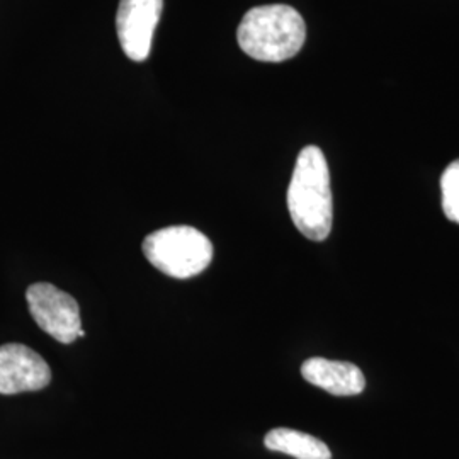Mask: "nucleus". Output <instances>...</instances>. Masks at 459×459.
Returning a JSON list of instances; mask_svg holds the SVG:
<instances>
[{
  "label": "nucleus",
  "mask_w": 459,
  "mask_h": 459,
  "mask_svg": "<svg viewBox=\"0 0 459 459\" xmlns=\"http://www.w3.org/2000/svg\"><path fill=\"white\" fill-rule=\"evenodd\" d=\"M288 210L296 229L313 242H324L332 231L333 201L330 170L324 152L305 147L296 160L288 187Z\"/></svg>",
  "instance_id": "1"
},
{
  "label": "nucleus",
  "mask_w": 459,
  "mask_h": 459,
  "mask_svg": "<svg viewBox=\"0 0 459 459\" xmlns=\"http://www.w3.org/2000/svg\"><path fill=\"white\" fill-rule=\"evenodd\" d=\"M301 377L333 396H354L366 388V377L352 362L310 358L301 366Z\"/></svg>",
  "instance_id": "7"
},
{
  "label": "nucleus",
  "mask_w": 459,
  "mask_h": 459,
  "mask_svg": "<svg viewBox=\"0 0 459 459\" xmlns=\"http://www.w3.org/2000/svg\"><path fill=\"white\" fill-rule=\"evenodd\" d=\"M441 193L444 214L453 223H459V160H455L444 170Z\"/></svg>",
  "instance_id": "9"
},
{
  "label": "nucleus",
  "mask_w": 459,
  "mask_h": 459,
  "mask_svg": "<svg viewBox=\"0 0 459 459\" xmlns=\"http://www.w3.org/2000/svg\"><path fill=\"white\" fill-rule=\"evenodd\" d=\"M264 446L269 451L282 453L295 459H332V453L324 441L288 427H278L267 432Z\"/></svg>",
  "instance_id": "8"
},
{
  "label": "nucleus",
  "mask_w": 459,
  "mask_h": 459,
  "mask_svg": "<svg viewBox=\"0 0 459 459\" xmlns=\"http://www.w3.org/2000/svg\"><path fill=\"white\" fill-rule=\"evenodd\" d=\"M51 381V369L31 347L0 345V394L39 392Z\"/></svg>",
  "instance_id": "6"
},
{
  "label": "nucleus",
  "mask_w": 459,
  "mask_h": 459,
  "mask_svg": "<svg viewBox=\"0 0 459 459\" xmlns=\"http://www.w3.org/2000/svg\"><path fill=\"white\" fill-rule=\"evenodd\" d=\"M143 254L155 269L176 279L195 278L213 261V244L199 230L176 225L152 231L143 240Z\"/></svg>",
  "instance_id": "3"
},
{
  "label": "nucleus",
  "mask_w": 459,
  "mask_h": 459,
  "mask_svg": "<svg viewBox=\"0 0 459 459\" xmlns=\"http://www.w3.org/2000/svg\"><path fill=\"white\" fill-rule=\"evenodd\" d=\"M164 0H121L116 30L125 55L133 62H145L153 34L162 16Z\"/></svg>",
  "instance_id": "5"
},
{
  "label": "nucleus",
  "mask_w": 459,
  "mask_h": 459,
  "mask_svg": "<svg viewBox=\"0 0 459 459\" xmlns=\"http://www.w3.org/2000/svg\"><path fill=\"white\" fill-rule=\"evenodd\" d=\"M237 39L250 58L279 64L293 58L303 48L307 24L290 5H261L250 9L244 16Z\"/></svg>",
  "instance_id": "2"
},
{
  "label": "nucleus",
  "mask_w": 459,
  "mask_h": 459,
  "mask_svg": "<svg viewBox=\"0 0 459 459\" xmlns=\"http://www.w3.org/2000/svg\"><path fill=\"white\" fill-rule=\"evenodd\" d=\"M26 301L34 322L56 342L72 344L82 330L81 308L74 296L48 282L31 284Z\"/></svg>",
  "instance_id": "4"
}]
</instances>
